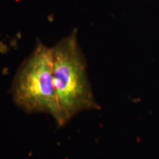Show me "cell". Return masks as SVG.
<instances>
[{"instance_id":"7a4b0ae2","label":"cell","mask_w":159,"mask_h":159,"mask_svg":"<svg viewBox=\"0 0 159 159\" xmlns=\"http://www.w3.org/2000/svg\"><path fill=\"white\" fill-rule=\"evenodd\" d=\"M13 102L27 114L44 113L61 122L54 81L52 48L38 42L17 70L11 87Z\"/></svg>"},{"instance_id":"6da1fadb","label":"cell","mask_w":159,"mask_h":159,"mask_svg":"<svg viewBox=\"0 0 159 159\" xmlns=\"http://www.w3.org/2000/svg\"><path fill=\"white\" fill-rule=\"evenodd\" d=\"M52 48L53 81L61 113L59 127L82 111L96 110L87 64L74 30Z\"/></svg>"}]
</instances>
